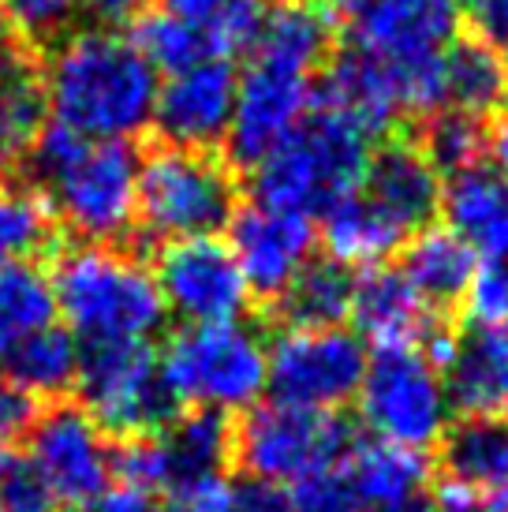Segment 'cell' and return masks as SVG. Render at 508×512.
I'll list each match as a JSON object with an SVG mask.
<instances>
[{
    "mask_svg": "<svg viewBox=\"0 0 508 512\" xmlns=\"http://www.w3.org/2000/svg\"><path fill=\"white\" fill-rule=\"evenodd\" d=\"M355 400L374 438L415 453L438 449L452 423L445 378L423 348H378Z\"/></svg>",
    "mask_w": 508,
    "mask_h": 512,
    "instance_id": "9",
    "label": "cell"
},
{
    "mask_svg": "<svg viewBox=\"0 0 508 512\" xmlns=\"http://www.w3.org/2000/svg\"><path fill=\"white\" fill-rule=\"evenodd\" d=\"M165 12L198 27L210 42L213 57L251 53L266 27L269 0H161Z\"/></svg>",
    "mask_w": 508,
    "mask_h": 512,
    "instance_id": "31",
    "label": "cell"
},
{
    "mask_svg": "<svg viewBox=\"0 0 508 512\" xmlns=\"http://www.w3.org/2000/svg\"><path fill=\"white\" fill-rule=\"evenodd\" d=\"M505 333H508V322H505Z\"/></svg>",
    "mask_w": 508,
    "mask_h": 512,
    "instance_id": "49",
    "label": "cell"
},
{
    "mask_svg": "<svg viewBox=\"0 0 508 512\" xmlns=\"http://www.w3.org/2000/svg\"><path fill=\"white\" fill-rule=\"evenodd\" d=\"M273 400L303 408V412H340L359 397L367 374V344L352 329H288L266 341Z\"/></svg>",
    "mask_w": 508,
    "mask_h": 512,
    "instance_id": "10",
    "label": "cell"
},
{
    "mask_svg": "<svg viewBox=\"0 0 508 512\" xmlns=\"http://www.w3.org/2000/svg\"><path fill=\"white\" fill-rule=\"evenodd\" d=\"M400 273L408 277L415 296L426 303V311L449 318L467 296V285L479 270V255L467 247L452 228H423L404 243Z\"/></svg>",
    "mask_w": 508,
    "mask_h": 512,
    "instance_id": "23",
    "label": "cell"
},
{
    "mask_svg": "<svg viewBox=\"0 0 508 512\" xmlns=\"http://www.w3.org/2000/svg\"><path fill=\"white\" fill-rule=\"evenodd\" d=\"M57 322V296L49 273L34 262L0 266V363L23 341Z\"/></svg>",
    "mask_w": 508,
    "mask_h": 512,
    "instance_id": "30",
    "label": "cell"
},
{
    "mask_svg": "<svg viewBox=\"0 0 508 512\" xmlns=\"http://www.w3.org/2000/svg\"><path fill=\"white\" fill-rule=\"evenodd\" d=\"M0 512H60L53 486L27 456L8 460V471L0 475Z\"/></svg>",
    "mask_w": 508,
    "mask_h": 512,
    "instance_id": "38",
    "label": "cell"
},
{
    "mask_svg": "<svg viewBox=\"0 0 508 512\" xmlns=\"http://www.w3.org/2000/svg\"><path fill=\"white\" fill-rule=\"evenodd\" d=\"M236 210L240 184L221 157L165 143L139 157V228L154 240L217 236Z\"/></svg>",
    "mask_w": 508,
    "mask_h": 512,
    "instance_id": "5",
    "label": "cell"
},
{
    "mask_svg": "<svg viewBox=\"0 0 508 512\" xmlns=\"http://www.w3.org/2000/svg\"><path fill=\"white\" fill-rule=\"evenodd\" d=\"M57 217L34 187L0 191V266L34 262L57 247Z\"/></svg>",
    "mask_w": 508,
    "mask_h": 512,
    "instance_id": "32",
    "label": "cell"
},
{
    "mask_svg": "<svg viewBox=\"0 0 508 512\" xmlns=\"http://www.w3.org/2000/svg\"><path fill=\"white\" fill-rule=\"evenodd\" d=\"M441 449V479L482 494L490 512H508V419H456Z\"/></svg>",
    "mask_w": 508,
    "mask_h": 512,
    "instance_id": "21",
    "label": "cell"
},
{
    "mask_svg": "<svg viewBox=\"0 0 508 512\" xmlns=\"http://www.w3.org/2000/svg\"><path fill=\"white\" fill-rule=\"evenodd\" d=\"M113 445L79 400H53L30 427L27 460L45 475L60 505L90 509L113 483Z\"/></svg>",
    "mask_w": 508,
    "mask_h": 512,
    "instance_id": "13",
    "label": "cell"
},
{
    "mask_svg": "<svg viewBox=\"0 0 508 512\" xmlns=\"http://www.w3.org/2000/svg\"><path fill=\"white\" fill-rule=\"evenodd\" d=\"M23 49H30V45H15V49H0V86H4V72H8V60H12L15 53H23Z\"/></svg>",
    "mask_w": 508,
    "mask_h": 512,
    "instance_id": "47",
    "label": "cell"
},
{
    "mask_svg": "<svg viewBox=\"0 0 508 512\" xmlns=\"http://www.w3.org/2000/svg\"><path fill=\"white\" fill-rule=\"evenodd\" d=\"M460 15L475 30V42L508 53V0H460Z\"/></svg>",
    "mask_w": 508,
    "mask_h": 512,
    "instance_id": "40",
    "label": "cell"
},
{
    "mask_svg": "<svg viewBox=\"0 0 508 512\" xmlns=\"http://www.w3.org/2000/svg\"><path fill=\"white\" fill-rule=\"evenodd\" d=\"M38 415H42V400L30 397L23 385H15L0 370V449H8L12 441H27Z\"/></svg>",
    "mask_w": 508,
    "mask_h": 512,
    "instance_id": "39",
    "label": "cell"
},
{
    "mask_svg": "<svg viewBox=\"0 0 508 512\" xmlns=\"http://www.w3.org/2000/svg\"><path fill=\"white\" fill-rule=\"evenodd\" d=\"M355 273L329 255H314L284 288L273 311L288 329H333L348 322Z\"/></svg>",
    "mask_w": 508,
    "mask_h": 512,
    "instance_id": "26",
    "label": "cell"
},
{
    "mask_svg": "<svg viewBox=\"0 0 508 512\" xmlns=\"http://www.w3.org/2000/svg\"><path fill=\"white\" fill-rule=\"evenodd\" d=\"M165 464V490L180 494L202 483H221L236 453V415L213 408H187L169 427L157 430Z\"/></svg>",
    "mask_w": 508,
    "mask_h": 512,
    "instance_id": "19",
    "label": "cell"
},
{
    "mask_svg": "<svg viewBox=\"0 0 508 512\" xmlns=\"http://www.w3.org/2000/svg\"><path fill=\"white\" fill-rule=\"evenodd\" d=\"M445 109L467 116H497L508 109V60L482 42H452L441 57Z\"/></svg>",
    "mask_w": 508,
    "mask_h": 512,
    "instance_id": "27",
    "label": "cell"
},
{
    "mask_svg": "<svg viewBox=\"0 0 508 512\" xmlns=\"http://www.w3.org/2000/svg\"><path fill=\"white\" fill-rule=\"evenodd\" d=\"M150 273L157 281L165 314L180 318L184 326L240 322L254 299L232 247L217 236L165 243Z\"/></svg>",
    "mask_w": 508,
    "mask_h": 512,
    "instance_id": "12",
    "label": "cell"
},
{
    "mask_svg": "<svg viewBox=\"0 0 508 512\" xmlns=\"http://www.w3.org/2000/svg\"><path fill=\"white\" fill-rule=\"evenodd\" d=\"M228 498H232V512H292L284 486L251 479V475H243L236 486H228Z\"/></svg>",
    "mask_w": 508,
    "mask_h": 512,
    "instance_id": "41",
    "label": "cell"
},
{
    "mask_svg": "<svg viewBox=\"0 0 508 512\" xmlns=\"http://www.w3.org/2000/svg\"><path fill=\"white\" fill-rule=\"evenodd\" d=\"M75 393L113 441L154 434L184 412L150 344H83Z\"/></svg>",
    "mask_w": 508,
    "mask_h": 512,
    "instance_id": "7",
    "label": "cell"
},
{
    "mask_svg": "<svg viewBox=\"0 0 508 512\" xmlns=\"http://www.w3.org/2000/svg\"><path fill=\"white\" fill-rule=\"evenodd\" d=\"M314 225L311 217L269 210L258 202L240 206L228 221V247L240 262V273L254 299L277 303L296 273L314 258Z\"/></svg>",
    "mask_w": 508,
    "mask_h": 512,
    "instance_id": "16",
    "label": "cell"
},
{
    "mask_svg": "<svg viewBox=\"0 0 508 512\" xmlns=\"http://www.w3.org/2000/svg\"><path fill=\"white\" fill-rule=\"evenodd\" d=\"M441 172L423 154V146L411 139H389L374 146L359 191L367 195L381 214L389 217L404 236L430 228L441 210Z\"/></svg>",
    "mask_w": 508,
    "mask_h": 512,
    "instance_id": "17",
    "label": "cell"
},
{
    "mask_svg": "<svg viewBox=\"0 0 508 512\" xmlns=\"http://www.w3.org/2000/svg\"><path fill=\"white\" fill-rule=\"evenodd\" d=\"M352 333L374 348H419L434 322H445L426 311V303L415 296L400 266H367L352 285Z\"/></svg>",
    "mask_w": 508,
    "mask_h": 512,
    "instance_id": "18",
    "label": "cell"
},
{
    "mask_svg": "<svg viewBox=\"0 0 508 512\" xmlns=\"http://www.w3.org/2000/svg\"><path fill=\"white\" fill-rule=\"evenodd\" d=\"M449 404L471 419H508V333L471 326L456 333L441 367Z\"/></svg>",
    "mask_w": 508,
    "mask_h": 512,
    "instance_id": "20",
    "label": "cell"
},
{
    "mask_svg": "<svg viewBox=\"0 0 508 512\" xmlns=\"http://www.w3.org/2000/svg\"><path fill=\"white\" fill-rule=\"evenodd\" d=\"M86 0H0V15L23 42H60L79 23Z\"/></svg>",
    "mask_w": 508,
    "mask_h": 512,
    "instance_id": "35",
    "label": "cell"
},
{
    "mask_svg": "<svg viewBox=\"0 0 508 512\" xmlns=\"http://www.w3.org/2000/svg\"><path fill=\"white\" fill-rule=\"evenodd\" d=\"M441 214L460 240L486 262H508V187L494 169L452 172L441 187Z\"/></svg>",
    "mask_w": 508,
    "mask_h": 512,
    "instance_id": "22",
    "label": "cell"
},
{
    "mask_svg": "<svg viewBox=\"0 0 508 512\" xmlns=\"http://www.w3.org/2000/svg\"><path fill=\"white\" fill-rule=\"evenodd\" d=\"M79 356H83V344L71 337L68 326L53 322L49 329L19 344L12 356L0 363V370L15 385H23L30 397L64 400V393H71L75 378H79Z\"/></svg>",
    "mask_w": 508,
    "mask_h": 512,
    "instance_id": "29",
    "label": "cell"
},
{
    "mask_svg": "<svg viewBox=\"0 0 508 512\" xmlns=\"http://www.w3.org/2000/svg\"><path fill=\"white\" fill-rule=\"evenodd\" d=\"M90 512H165V509H161L154 494H146V490H135V486H109V490L90 505Z\"/></svg>",
    "mask_w": 508,
    "mask_h": 512,
    "instance_id": "44",
    "label": "cell"
},
{
    "mask_svg": "<svg viewBox=\"0 0 508 512\" xmlns=\"http://www.w3.org/2000/svg\"><path fill=\"white\" fill-rule=\"evenodd\" d=\"M131 30H135V34H131V45L139 49L142 60H146L154 72L176 75L213 57L206 34L169 12H146Z\"/></svg>",
    "mask_w": 508,
    "mask_h": 512,
    "instance_id": "33",
    "label": "cell"
},
{
    "mask_svg": "<svg viewBox=\"0 0 508 512\" xmlns=\"http://www.w3.org/2000/svg\"><path fill=\"white\" fill-rule=\"evenodd\" d=\"M236 79V68L221 57L169 75V83L157 86L154 101V128L161 143L202 154L225 146L236 109Z\"/></svg>",
    "mask_w": 508,
    "mask_h": 512,
    "instance_id": "15",
    "label": "cell"
},
{
    "mask_svg": "<svg viewBox=\"0 0 508 512\" xmlns=\"http://www.w3.org/2000/svg\"><path fill=\"white\" fill-rule=\"evenodd\" d=\"M23 169L71 236L113 247L139 228V154L131 143H86L45 124Z\"/></svg>",
    "mask_w": 508,
    "mask_h": 512,
    "instance_id": "2",
    "label": "cell"
},
{
    "mask_svg": "<svg viewBox=\"0 0 508 512\" xmlns=\"http://www.w3.org/2000/svg\"><path fill=\"white\" fill-rule=\"evenodd\" d=\"M49 281L57 314L79 344H150L169 318L146 262L116 247L60 251Z\"/></svg>",
    "mask_w": 508,
    "mask_h": 512,
    "instance_id": "3",
    "label": "cell"
},
{
    "mask_svg": "<svg viewBox=\"0 0 508 512\" xmlns=\"http://www.w3.org/2000/svg\"><path fill=\"white\" fill-rule=\"evenodd\" d=\"M161 370L180 404L240 415L266 393L269 352L247 322L184 326L161 352Z\"/></svg>",
    "mask_w": 508,
    "mask_h": 512,
    "instance_id": "6",
    "label": "cell"
},
{
    "mask_svg": "<svg viewBox=\"0 0 508 512\" xmlns=\"http://www.w3.org/2000/svg\"><path fill=\"white\" fill-rule=\"evenodd\" d=\"M419 146L434 161V169L452 176V172L482 165V154L490 150V131H486V120H479V116L441 109V113L426 116Z\"/></svg>",
    "mask_w": 508,
    "mask_h": 512,
    "instance_id": "34",
    "label": "cell"
},
{
    "mask_svg": "<svg viewBox=\"0 0 508 512\" xmlns=\"http://www.w3.org/2000/svg\"><path fill=\"white\" fill-rule=\"evenodd\" d=\"M374 139L311 101V113L269 157L251 169L258 206L284 214H325L337 199L359 187Z\"/></svg>",
    "mask_w": 508,
    "mask_h": 512,
    "instance_id": "4",
    "label": "cell"
},
{
    "mask_svg": "<svg viewBox=\"0 0 508 512\" xmlns=\"http://www.w3.org/2000/svg\"><path fill=\"white\" fill-rule=\"evenodd\" d=\"M344 471L352 479L355 494L367 512H385L396 505L423 501L430 483V460L426 453L389 445L378 438H359L344 460Z\"/></svg>",
    "mask_w": 508,
    "mask_h": 512,
    "instance_id": "24",
    "label": "cell"
},
{
    "mask_svg": "<svg viewBox=\"0 0 508 512\" xmlns=\"http://www.w3.org/2000/svg\"><path fill=\"white\" fill-rule=\"evenodd\" d=\"M165 512H232V498L225 483H202L172 494V505Z\"/></svg>",
    "mask_w": 508,
    "mask_h": 512,
    "instance_id": "43",
    "label": "cell"
},
{
    "mask_svg": "<svg viewBox=\"0 0 508 512\" xmlns=\"http://www.w3.org/2000/svg\"><path fill=\"white\" fill-rule=\"evenodd\" d=\"M370 0H325V8H333V12H359V8H367Z\"/></svg>",
    "mask_w": 508,
    "mask_h": 512,
    "instance_id": "46",
    "label": "cell"
},
{
    "mask_svg": "<svg viewBox=\"0 0 508 512\" xmlns=\"http://www.w3.org/2000/svg\"><path fill=\"white\" fill-rule=\"evenodd\" d=\"M8 460H12V456H8V449H0V475L8 471Z\"/></svg>",
    "mask_w": 508,
    "mask_h": 512,
    "instance_id": "48",
    "label": "cell"
},
{
    "mask_svg": "<svg viewBox=\"0 0 508 512\" xmlns=\"http://www.w3.org/2000/svg\"><path fill=\"white\" fill-rule=\"evenodd\" d=\"M430 512H434V509H430Z\"/></svg>",
    "mask_w": 508,
    "mask_h": 512,
    "instance_id": "50",
    "label": "cell"
},
{
    "mask_svg": "<svg viewBox=\"0 0 508 512\" xmlns=\"http://www.w3.org/2000/svg\"><path fill=\"white\" fill-rule=\"evenodd\" d=\"M49 116L42 68L30 60V49L15 53L0 86V169H23L30 146L38 143Z\"/></svg>",
    "mask_w": 508,
    "mask_h": 512,
    "instance_id": "28",
    "label": "cell"
},
{
    "mask_svg": "<svg viewBox=\"0 0 508 512\" xmlns=\"http://www.w3.org/2000/svg\"><path fill=\"white\" fill-rule=\"evenodd\" d=\"M355 441V427L337 412H303L281 400H258L243 419L236 415L232 464H240L251 479L284 486L299 483L311 471L344 464Z\"/></svg>",
    "mask_w": 508,
    "mask_h": 512,
    "instance_id": "8",
    "label": "cell"
},
{
    "mask_svg": "<svg viewBox=\"0 0 508 512\" xmlns=\"http://www.w3.org/2000/svg\"><path fill=\"white\" fill-rule=\"evenodd\" d=\"M322 240L329 258L344 262L348 270L352 266L367 270V266H381L396 251H404L408 236L355 187L322 214Z\"/></svg>",
    "mask_w": 508,
    "mask_h": 512,
    "instance_id": "25",
    "label": "cell"
},
{
    "mask_svg": "<svg viewBox=\"0 0 508 512\" xmlns=\"http://www.w3.org/2000/svg\"><path fill=\"white\" fill-rule=\"evenodd\" d=\"M288 501H292V512H367L344 464L303 475L299 483H292Z\"/></svg>",
    "mask_w": 508,
    "mask_h": 512,
    "instance_id": "36",
    "label": "cell"
},
{
    "mask_svg": "<svg viewBox=\"0 0 508 512\" xmlns=\"http://www.w3.org/2000/svg\"><path fill=\"white\" fill-rule=\"evenodd\" d=\"M471 326L505 329L508 322V262H482L464 296Z\"/></svg>",
    "mask_w": 508,
    "mask_h": 512,
    "instance_id": "37",
    "label": "cell"
},
{
    "mask_svg": "<svg viewBox=\"0 0 508 512\" xmlns=\"http://www.w3.org/2000/svg\"><path fill=\"white\" fill-rule=\"evenodd\" d=\"M53 124L86 143H131L154 124L157 72L116 30H71L42 68Z\"/></svg>",
    "mask_w": 508,
    "mask_h": 512,
    "instance_id": "1",
    "label": "cell"
},
{
    "mask_svg": "<svg viewBox=\"0 0 508 512\" xmlns=\"http://www.w3.org/2000/svg\"><path fill=\"white\" fill-rule=\"evenodd\" d=\"M490 154H494V172L497 180L508 187V124H501V128L490 135Z\"/></svg>",
    "mask_w": 508,
    "mask_h": 512,
    "instance_id": "45",
    "label": "cell"
},
{
    "mask_svg": "<svg viewBox=\"0 0 508 512\" xmlns=\"http://www.w3.org/2000/svg\"><path fill=\"white\" fill-rule=\"evenodd\" d=\"M314 101V72L292 60L251 49L236 79V109L225 150L232 169H254L307 120Z\"/></svg>",
    "mask_w": 508,
    "mask_h": 512,
    "instance_id": "11",
    "label": "cell"
},
{
    "mask_svg": "<svg viewBox=\"0 0 508 512\" xmlns=\"http://www.w3.org/2000/svg\"><path fill=\"white\" fill-rule=\"evenodd\" d=\"M150 4L154 0H86L83 12L101 30H116V27H135L142 15L150 12Z\"/></svg>",
    "mask_w": 508,
    "mask_h": 512,
    "instance_id": "42",
    "label": "cell"
},
{
    "mask_svg": "<svg viewBox=\"0 0 508 512\" xmlns=\"http://www.w3.org/2000/svg\"><path fill=\"white\" fill-rule=\"evenodd\" d=\"M460 19V0H370L352 15L348 49L404 75L445 57Z\"/></svg>",
    "mask_w": 508,
    "mask_h": 512,
    "instance_id": "14",
    "label": "cell"
}]
</instances>
